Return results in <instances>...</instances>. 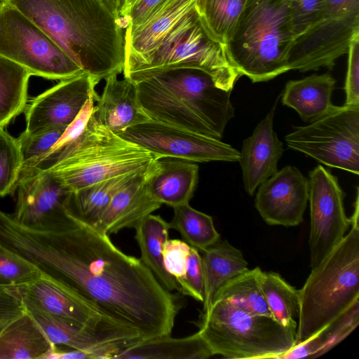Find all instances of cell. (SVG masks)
<instances>
[{
	"mask_svg": "<svg viewBox=\"0 0 359 359\" xmlns=\"http://www.w3.org/2000/svg\"><path fill=\"white\" fill-rule=\"evenodd\" d=\"M0 248L29 261L41 274L143 340L171 335L182 307L140 259L118 249L109 235L69 215L27 226L0 212Z\"/></svg>",
	"mask_w": 359,
	"mask_h": 359,
	"instance_id": "cell-1",
	"label": "cell"
},
{
	"mask_svg": "<svg viewBox=\"0 0 359 359\" xmlns=\"http://www.w3.org/2000/svg\"><path fill=\"white\" fill-rule=\"evenodd\" d=\"M41 29L98 82L124 68V32L104 0H1Z\"/></svg>",
	"mask_w": 359,
	"mask_h": 359,
	"instance_id": "cell-2",
	"label": "cell"
},
{
	"mask_svg": "<svg viewBox=\"0 0 359 359\" xmlns=\"http://www.w3.org/2000/svg\"><path fill=\"white\" fill-rule=\"evenodd\" d=\"M136 85L141 106L153 121L221 140L235 116L231 91L218 88L199 69H170Z\"/></svg>",
	"mask_w": 359,
	"mask_h": 359,
	"instance_id": "cell-3",
	"label": "cell"
},
{
	"mask_svg": "<svg viewBox=\"0 0 359 359\" xmlns=\"http://www.w3.org/2000/svg\"><path fill=\"white\" fill-rule=\"evenodd\" d=\"M359 194L348 233L299 290L296 344L318 332L359 302Z\"/></svg>",
	"mask_w": 359,
	"mask_h": 359,
	"instance_id": "cell-4",
	"label": "cell"
},
{
	"mask_svg": "<svg viewBox=\"0 0 359 359\" xmlns=\"http://www.w3.org/2000/svg\"><path fill=\"white\" fill-rule=\"evenodd\" d=\"M294 37L290 0H246L224 46L241 75L257 83L288 72Z\"/></svg>",
	"mask_w": 359,
	"mask_h": 359,
	"instance_id": "cell-5",
	"label": "cell"
},
{
	"mask_svg": "<svg viewBox=\"0 0 359 359\" xmlns=\"http://www.w3.org/2000/svg\"><path fill=\"white\" fill-rule=\"evenodd\" d=\"M158 159V156L109 130L93 113L81 134L44 169L60 184L75 191L142 171Z\"/></svg>",
	"mask_w": 359,
	"mask_h": 359,
	"instance_id": "cell-6",
	"label": "cell"
},
{
	"mask_svg": "<svg viewBox=\"0 0 359 359\" xmlns=\"http://www.w3.org/2000/svg\"><path fill=\"white\" fill-rule=\"evenodd\" d=\"M180 68L201 70L215 85L231 91L242 76L231 62L223 43L208 32L195 7L151 51L125 61L123 77L137 83L158 73Z\"/></svg>",
	"mask_w": 359,
	"mask_h": 359,
	"instance_id": "cell-7",
	"label": "cell"
},
{
	"mask_svg": "<svg viewBox=\"0 0 359 359\" xmlns=\"http://www.w3.org/2000/svg\"><path fill=\"white\" fill-rule=\"evenodd\" d=\"M198 327L213 355L225 358L279 359L296 344V332L273 318L249 313L220 298L202 312Z\"/></svg>",
	"mask_w": 359,
	"mask_h": 359,
	"instance_id": "cell-8",
	"label": "cell"
},
{
	"mask_svg": "<svg viewBox=\"0 0 359 359\" xmlns=\"http://www.w3.org/2000/svg\"><path fill=\"white\" fill-rule=\"evenodd\" d=\"M0 55L31 75L64 80L84 72L36 24L13 6L0 3Z\"/></svg>",
	"mask_w": 359,
	"mask_h": 359,
	"instance_id": "cell-9",
	"label": "cell"
},
{
	"mask_svg": "<svg viewBox=\"0 0 359 359\" xmlns=\"http://www.w3.org/2000/svg\"><path fill=\"white\" fill-rule=\"evenodd\" d=\"M285 140L323 165L358 175L359 105H334L317 120L295 127Z\"/></svg>",
	"mask_w": 359,
	"mask_h": 359,
	"instance_id": "cell-10",
	"label": "cell"
},
{
	"mask_svg": "<svg viewBox=\"0 0 359 359\" xmlns=\"http://www.w3.org/2000/svg\"><path fill=\"white\" fill-rule=\"evenodd\" d=\"M311 227L310 266L316 268L341 242L351 226L346 215L344 193L337 177L323 165L309 173Z\"/></svg>",
	"mask_w": 359,
	"mask_h": 359,
	"instance_id": "cell-11",
	"label": "cell"
},
{
	"mask_svg": "<svg viewBox=\"0 0 359 359\" xmlns=\"http://www.w3.org/2000/svg\"><path fill=\"white\" fill-rule=\"evenodd\" d=\"M158 156L194 163L238 161L240 151L221 140L149 121L118 134Z\"/></svg>",
	"mask_w": 359,
	"mask_h": 359,
	"instance_id": "cell-12",
	"label": "cell"
},
{
	"mask_svg": "<svg viewBox=\"0 0 359 359\" xmlns=\"http://www.w3.org/2000/svg\"><path fill=\"white\" fill-rule=\"evenodd\" d=\"M11 289L18 294L25 307L117 338L142 339L137 332L104 316L86 302L43 275L27 284Z\"/></svg>",
	"mask_w": 359,
	"mask_h": 359,
	"instance_id": "cell-13",
	"label": "cell"
},
{
	"mask_svg": "<svg viewBox=\"0 0 359 359\" xmlns=\"http://www.w3.org/2000/svg\"><path fill=\"white\" fill-rule=\"evenodd\" d=\"M359 34V12L338 18L324 17L294 37L287 52L288 71L332 69L335 60L348 53L351 40Z\"/></svg>",
	"mask_w": 359,
	"mask_h": 359,
	"instance_id": "cell-14",
	"label": "cell"
},
{
	"mask_svg": "<svg viewBox=\"0 0 359 359\" xmlns=\"http://www.w3.org/2000/svg\"><path fill=\"white\" fill-rule=\"evenodd\" d=\"M99 82L88 72L61 80L32 99L25 109V132L35 133L51 127H67L76 118L88 99L99 100Z\"/></svg>",
	"mask_w": 359,
	"mask_h": 359,
	"instance_id": "cell-15",
	"label": "cell"
},
{
	"mask_svg": "<svg viewBox=\"0 0 359 359\" xmlns=\"http://www.w3.org/2000/svg\"><path fill=\"white\" fill-rule=\"evenodd\" d=\"M257 189L255 208L266 223L295 226L302 222L309 201V182L297 168H283Z\"/></svg>",
	"mask_w": 359,
	"mask_h": 359,
	"instance_id": "cell-16",
	"label": "cell"
},
{
	"mask_svg": "<svg viewBox=\"0 0 359 359\" xmlns=\"http://www.w3.org/2000/svg\"><path fill=\"white\" fill-rule=\"evenodd\" d=\"M15 219L27 226H39L68 216L66 201L69 190L45 169L23 168L17 184Z\"/></svg>",
	"mask_w": 359,
	"mask_h": 359,
	"instance_id": "cell-17",
	"label": "cell"
},
{
	"mask_svg": "<svg viewBox=\"0 0 359 359\" xmlns=\"http://www.w3.org/2000/svg\"><path fill=\"white\" fill-rule=\"evenodd\" d=\"M158 161L120 189L92 226L108 235L116 233L125 228H135L144 217L158 209L162 204L154 198L149 189Z\"/></svg>",
	"mask_w": 359,
	"mask_h": 359,
	"instance_id": "cell-18",
	"label": "cell"
},
{
	"mask_svg": "<svg viewBox=\"0 0 359 359\" xmlns=\"http://www.w3.org/2000/svg\"><path fill=\"white\" fill-rule=\"evenodd\" d=\"M278 97L266 116L257 125L252 134L243 142L239 163L245 190L252 196L257 187L278 171V162L283 145L273 129Z\"/></svg>",
	"mask_w": 359,
	"mask_h": 359,
	"instance_id": "cell-19",
	"label": "cell"
},
{
	"mask_svg": "<svg viewBox=\"0 0 359 359\" xmlns=\"http://www.w3.org/2000/svg\"><path fill=\"white\" fill-rule=\"evenodd\" d=\"M117 76L105 79L95 115L102 124L118 134L150 119L141 106L136 83L124 77L118 79Z\"/></svg>",
	"mask_w": 359,
	"mask_h": 359,
	"instance_id": "cell-20",
	"label": "cell"
},
{
	"mask_svg": "<svg viewBox=\"0 0 359 359\" xmlns=\"http://www.w3.org/2000/svg\"><path fill=\"white\" fill-rule=\"evenodd\" d=\"M196 2L197 0H171L141 26L125 29V61L156 48L176 25L196 7Z\"/></svg>",
	"mask_w": 359,
	"mask_h": 359,
	"instance_id": "cell-21",
	"label": "cell"
},
{
	"mask_svg": "<svg viewBox=\"0 0 359 359\" xmlns=\"http://www.w3.org/2000/svg\"><path fill=\"white\" fill-rule=\"evenodd\" d=\"M198 170L194 162L161 158L149 182L150 193L158 203L172 208L189 203L198 184Z\"/></svg>",
	"mask_w": 359,
	"mask_h": 359,
	"instance_id": "cell-22",
	"label": "cell"
},
{
	"mask_svg": "<svg viewBox=\"0 0 359 359\" xmlns=\"http://www.w3.org/2000/svg\"><path fill=\"white\" fill-rule=\"evenodd\" d=\"M335 83L329 74H312L290 80L285 84L281 102L294 109L304 122H313L334 106L331 100Z\"/></svg>",
	"mask_w": 359,
	"mask_h": 359,
	"instance_id": "cell-23",
	"label": "cell"
},
{
	"mask_svg": "<svg viewBox=\"0 0 359 359\" xmlns=\"http://www.w3.org/2000/svg\"><path fill=\"white\" fill-rule=\"evenodd\" d=\"M54 346L27 311L0 330V359L47 358Z\"/></svg>",
	"mask_w": 359,
	"mask_h": 359,
	"instance_id": "cell-24",
	"label": "cell"
},
{
	"mask_svg": "<svg viewBox=\"0 0 359 359\" xmlns=\"http://www.w3.org/2000/svg\"><path fill=\"white\" fill-rule=\"evenodd\" d=\"M202 252L205 281L204 311L212 304L217 293L225 283L249 269L243 252L226 240L219 239Z\"/></svg>",
	"mask_w": 359,
	"mask_h": 359,
	"instance_id": "cell-25",
	"label": "cell"
},
{
	"mask_svg": "<svg viewBox=\"0 0 359 359\" xmlns=\"http://www.w3.org/2000/svg\"><path fill=\"white\" fill-rule=\"evenodd\" d=\"M212 355L197 332L181 338L167 335L142 340L121 351L114 359H205Z\"/></svg>",
	"mask_w": 359,
	"mask_h": 359,
	"instance_id": "cell-26",
	"label": "cell"
},
{
	"mask_svg": "<svg viewBox=\"0 0 359 359\" xmlns=\"http://www.w3.org/2000/svg\"><path fill=\"white\" fill-rule=\"evenodd\" d=\"M135 229V238L140 250V259L166 290L181 293L180 286L166 271L163 262V248L170 229L169 223L160 215L149 214L136 225Z\"/></svg>",
	"mask_w": 359,
	"mask_h": 359,
	"instance_id": "cell-27",
	"label": "cell"
},
{
	"mask_svg": "<svg viewBox=\"0 0 359 359\" xmlns=\"http://www.w3.org/2000/svg\"><path fill=\"white\" fill-rule=\"evenodd\" d=\"M140 172L111 178L80 189L69 191L66 201L68 213L77 220L93 226L114 194Z\"/></svg>",
	"mask_w": 359,
	"mask_h": 359,
	"instance_id": "cell-28",
	"label": "cell"
},
{
	"mask_svg": "<svg viewBox=\"0 0 359 359\" xmlns=\"http://www.w3.org/2000/svg\"><path fill=\"white\" fill-rule=\"evenodd\" d=\"M359 323V302L305 341L295 344L279 359L319 357L341 342Z\"/></svg>",
	"mask_w": 359,
	"mask_h": 359,
	"instance_id": "cell-29",
	"label": "cell"
},
{
	"mask_svg": "<svg viewBox=\"0 0 359 359\" xmlns=\"http://www.w3.org/2000/svg\"><path fill=\"white\" fill-rule=\"evenodd\" d=\"M31 76L22 66L0 55V128L25 110Z\"/></svg>",
	"mask_w": 359,
	"mask_h": 359,
	"instance_id": "cell-30",
	"label": "cell"
},
{
	"mask_svg": "<svg viewBox=\"0 0 359 359\" xmlns=\"http://www.w3.org/2000/svg\"><path fill=\"white\" fill-rule=\"evenodd\" d=\"M260 286L272 317L283 326L297 332L299 290L287 283L280 274L271 271H262Z\"/></svg>",
	"mask_w": 359,
	"mask_h": 359,
	"instance_id": "cell-31",
	"label": "cell"
},
{
	"mask_svg": "<svg viewBox=\"0 0 359 359\" xmlns=\"http://www.w3.org/2000/svg\"><path fill=\"white\" fill-rule=\"evenodd\" d=\"M261 272L257 266L231 279L219 289L215 299H226L253 315L272 317L260 286Z\"/></svg>",
	"mask_w": 359,
	"mask_h": 359,
	"instance_id": "cell-32",
	"label": "cell"
},
{
	"mask_svg": "<svg viewBox=\"0 0 359 359\" xmlns=\"http://www.w3.org/2000/svg\"><path fill=\"white\" fill-rule=\"evenodd\" d=\"M173 210L174 215L168 222L170 229L178 231L190 246L202 251L220 239L210 215L193 208L189 203Z\"/></svg>",
	"mask_w": 359,
	"mask_h": 359,
	"instance_id": "cell-33",
	"label": "cell"
},
{
	"mask_svg": "<svg viewBox=\"0 0 359 359\" xmlns=\"http://www.w3.org/2000/svg\"><path fill=\"white\" fill-rule=\"evenodd\" d=\"M246 0H197L196 8L208 32L224 44Z\"/></svg>",
	"mask_w": 359,
	"mask_h": 359,
	"instance_id": "cell-34",
	"label": "cell"
},
{
	"mask_svg": "<svg viewBox=\"0 0 359 359\" xmlns=\"http://www.w3.org/2000/svg\"><path fill=\"white\" fill-rule=\"evenodd\" d=\"M23 165L17 138L0 128V196L13 193Z\"/></svg>",
	"mask_w": 359,
	"mask_h": 359,
	"instance_id": "cell-35",
	"label": "cell"
},
{
	"mask_svg": "<svg viewBox=\"0 0 359 359\" xmlns=\"http://www.w3.org/2000/svg\"><path fill=\"white\" fill-rule=\"evenodd\" d=\"M42 276L41 273L22 257L0 248V286L11 288L27 284Z\"/></svg>",
	"mask_w": 359,
	"mask_h": 359,
	"instance_id": "cell-36",
	"label": "cell"
},
{
	"mask_svg": "<svg viewBox=\"0 0 359 359\" xmlns=\"http://www.w3.org/2000/svg\"><path fill=\"white\" fill-rule=\"evenodd\" d=\"M66 128L51 127L35 133L24 131L17 138L23 161L22 168L29 166L46 154L59 140Z\"/></svg>",
	"mask_w": 359,
	"mask_h": 359,
	"instance_id": "cell-37",
	"label": "cell"
},
{
	"mask_svg": "<svg viewBox=\"0 0 359 359\" xmlns=\"http://www.w3.org/2000/svg\"><path fill=\"white\" fill-rule=\"evenodd\" d=\"M97 101L96 98L91 96L76 118L67 127L65 131L55 144L46 154L36 160L29 166L23 168H39L44 169L48 167L64 148L81 134L90 117L95 112L94 103Z\"/></svg>",
	"mask_w": 359,
	"mask_h": 359,
	"instance_id": "cell-38",
	"label": "cell"
},
{
	"mask_svg": "<svg viewBox=\"0 0 359 359\" xmlns=\"http://www.w3.org/2000/svg\"><path fill=\"white\" fill-rule=\"evenodd\" d=\"M294 36L301 34L323 19L324 0H290Z\"/></svg>",
	"mask_w": 359,
	"mask_h": 359,
	"instance_id": "cell-39",
	"label": "cell"
},
{
	"mask_svg": "<svg viewBox=\"0 0 359 359\" xmlns=\"http://www.w3.org/2000/svg\"><path fill=\"white\" fill-rule=\"evenodd\" d=\"M191 246L180 239H168L163 248V262L166 271L178 283L180 288L184 284L187 262Z\"/></svg>",
	"mask_w": 359,
	"mask_h": 359,
	"instance_id": "cell-40",
	"label": "cell"
},
{
	"mask_svg": "<svg viewBox=\"0 0 359 359\" xmlns=\"http://www.w3.org/2000/svg\"><path fill=\"white\" fill-rule=\"evenodd\" d=\"M181 293L189 295L197 301H204L205 281L202 257L198 250L191 247L188 256L185 278Z\"/></svg>",
	"mask_w": 359,
	"mask_h": 359,
	"instance_id": "cell-41",
	"label": "cell"
},
{
	"mask_svg": "<svg viewBox=\"0 0 359 359\" xmlns=\"http://www.w3.org/2000/svg\"><path fill=\"white\" fill-rule=\"evenodd\" d=\"M344 90L346 105H359V34L351 40L348 50Z\"/></svg>",
	"mask_w": 359,
	"mask_h": 359,
	"instance_id": "cell-42",
	"label": "cell"
},
{
	"mask_svg": "<svg viewBox=\"0 0 359 359\" xmlns=\"http://www.w3.org/2000/svg\"><path fill=\"white\" fill-rule=\"evenodd\" d=\"M171 0H139L128 11L122 22L123 29H134L146 22Z\"/></svg>",
	"mask_w": 359,
	"mask_h": 359,
	"instance_id": "cell-43",
	"label": "cell"
},
{
	"mask_svg": "<svg viewBox=\"0 0 359 359\" xmlns=\"http://www.w3.org/2000/svg\"><path fill=\"white\" fill-rule=\"evenodd\" d=\"M26 313L18 294L11 288L0 286V323L13 320Z\"/></svg>",
	"mask_w": 359,
	"mask_h": 359,
	"instance_id": "cell-44",
	"label": "cell"
},
{
	"mask_svg": "<svg viewBox=\"0 0 359 359\" xmlns=\"http://www.w3.org/2000/svg\"><path fill=\"white\" fill-rule=\"evenodd\" d=\"M326 18H338L359 12V0H324Z\"/></svg>",
	"mask_w": 359,
	"mask_h": 359,
	"instance_id": "cell-45",
	"label": "cell"
},
{
	"mask_svg": "<svg viewBox=\"0 0 359 359\" xmlns=\"http://www.w3.org/2000/svg\"><path fill=\"white\" fill-rule=\"evenodd\" d=\"M104 1L119 19V17L123 10L125 4L127 0H104Z\"/></svg>",
	"mask_w": 359,
	"mask_h": 359,
	"instance_id": "cell-46",
	"label": "cell"
},
{
	"mask_svg": "<svg viewBox=\"0 0 359 359\" xmlns=\"http://www.w3.org/2000/svg\"><path fill=\"white\" fill-rule=\"evenodd\" d=\"M139 0H127L126 1L124 8H123V10L119 17V20H120L121 26H122V22H123V19L125 18V17L126 16L128 11Z\"/></svg>",
	"mask_w": 359,
	"mask_h": 359,
	"instance_id": "cell-47",
	"label": "cell"
},
{
	"mask_svg": "<svg viewBox=\"0 0 359 359\" xmlns=\"http://www.w3.org/2000/svg\"><path fill=\"white\" fill-rule=\"evenodd\" d=\"M12 321V320H11ZM11 321H8V322H2V323H0V330L6 325H7L8 323H10Z\"/></svg>",
	"mask_w": 359,
	"mask_h": 359,
	"instance_id": "cell-48",
	"label": "cell"
},
{
	"mask_svg": "<svg viewBox=\"0 0 359 359\" xmlns=\"http://www.w3.org/2000/svg\"><path fill=\"white\" fill-rule=\"evenodd\" d=\"M1 0H0V3H1Z\"/></svg>",
	"mask_w": 359,
	"mask_h": 359,
	"instance_id": "cell-49",
	"label": "cell"
}]
</instances>
